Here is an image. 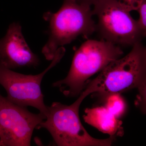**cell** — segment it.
I'll use <instances>...</instances> for the list:
<instances>
[{"label":"cell","mask_w":146,"mask_h":146,"mask_svg":"<svg viewBox=\"0 0 146 146\" xmlns=\"http://www.w3.org/2000/svg\"><path fill=\"white\" fill-rule=\"evenodd\" d=\"M124 57L109 63L96 78L88 82L86 87L91 93L106 98L108 95L136 89V104L146 112V48L141 42L132 46Z\"/></svg>","instance_id":"cell-1"},{"label":"cell","mask_w":146,"mask_h":146,"mask_svg":"<svg viewBox=\"0 0 146 146\" xmlns=\"http://www.w3.org/2000/svg\"><path fill=\"white\" fill-rule=\"evenodd\" d=\"M123 52L118 45L104 40H88L76 51L68 75L56 82L65 96L74 97L83 91L89 79L101 72L109 63L121 57Z\"/></svg>","instance_id":"cell-2"},{"label":"cell","mask_w":146,"mask_h":146,"mask_svg":"<svg viewBox=\"0 0 146 146\" xmlns=\"http://www.w3.org/2000/svg\"><path fill=\"white\" fill-rule=\"evenodd\" d=\"M93 15L91 5L75 0H64L57 12L45 13L44 18L49 24L48 39L42 50L46 59L52 60L58 48L96 31Z\"/></svg>","instance_id":"cell-3"},{"label":"cell","mask_w":146,"mask_h":146,"mask_svg":"<svg viewBox=\"0 0 146 146\" xmlns=\"http://www.w3.org/2000/svg\"><path fill=\"white\" fill-rule=\"evenodd\" d=\"M91 92L85 88L74 103L66 105L54 102L47 106L46 120L36 128H44L59 146H110L116 137L110 136L104 139H96L90 136L82 124L79 110L82 102Z\"/></svg>","instance_id":"cell-4"},{"label":"cell","mask_w":146,"mask_h":146,"mask_svg":"<svg viewBox=\"0 0 146 146\" xmlns=\"http://www.w3.org/2000/svg\"><path fill=\"white\" fill-rule=\"evenodd\" d=\"M93 5V15L98 18L96 30L103 40L132 46L145 37L130 11L119 0H97Z\"/></svg>","instance_id":"cell-5"},{"label":"cell","mask_w":146,"mask_h":146,"mask_svg":"<svg viewBox=\"0 0 146 146\" xmlns=\"http://www.w3.org/2000/svg\"><path fill=\"white\" fill-rule=\"evenodd\" d=\"M65 52L63 47L58 48L48 67L35 75L16 72L0 64V84L6 91L7 98L18 105L35 108L46 117L47 106L44 102L41 82L45 75L59 63Z\"/></svg>","instance_id":"cell-6"},{"label":"cell","mask_w":146,"mask_h":146,"mask_svg":"<svg viewBox=\"0 0 146 146\" xmlns=\"http://www.w3.org/2000/svg\"><path fill=\"white\" fill-rule=\"evenodd\" d=\"M15 104L0 94V143L1 146H29L33 131L46 119Z\"/></svg>","instance_id":"cell-7"},{"label":"cell","mask_w":146,"mask_h":146,"mask_svg":"<svg viewBox=\"0 0 146 146\" xmlns=\"http://www.w3.org/2000/svg\"><path fill=\"white\" fill-rule=\"evenodd\" d=\"M39 63L38 56L26 42L20 24H11L5 36L0 39V64L11 70L36 66Z\"/></svg>","instance_id":"cell-8"},{"label":"cell","mask_w":146,"mask_h":146,"mask_svg":"<svg viewBox=\"0 0 146 146\" xmlns=\"http://www.w3.org/2000/svg\"><path fill=\"white\" fill-rule=\"evenodd\" d=\"M83 118L85 122L110 136L123 135L122 122L105 106L86 108Z\"/></svg>","instance_id":"cell-9"},{"label":"cell","mask_w":146,"mask_h":146,"mask_svg":"<svg viewBox=\"0 0 146 146\" xmlns=\"http://www.w3.org/2000/svg\"><path fill=\"white\" fill-rule=\"evenodd\" d=\"M105 107L115 117L119 118L125 111L126 105L124 100L119 94H110L106 97Z\"/></svg>","instance_id":"cell-10"},{"label":"cell","mask_w":146,"mask_h":146,"mask_svg":"<svg viewBox=\"0 0 146 146\" xmlns=\"http://www.w3.org/2000/svg\"><path fill=\"white\" fill-rule=\"evenodd\" d=\"M139 14L137 20L138 26L145 36L146 35V0H144L137 9Z\"/></svg>","instance_id":"cell-11"},{"label":"cell","mask_w":146,"mask_h":146,"mask_svg":"<svg viewBox=\"0 0 146 146\" xmlns=\"http://www.w3.org/2000/svg\"><path fill=\"white\" fill-rule=\"evenodd\" d=\"M121 3L125 6L130 11L137 10L144 0H119Z\"/></svg>","instance_id":"cell-12"},{"label":"cell","mask_w":146,"mask_h":146,"mask_svg":"<svg viewBox=\"0 0 146 146\" xmlns=\"http://www.w3.org/2000/svg\"><path fill=\"white\" fill-rule=\"evenodd\" d=\"M78 2L81 3L86 4L91 6L93 5L94 3L97 0H75Z\"/></svg>","instance_id":"cell-13"},{"label":"cell","mask_w":146,"mask_h":146,"mask_svg":"<svg viewBox=\"0 0 146 146\" xmlns=\"http://www.w3.org/2000/svg\"><path fill=\"white\" fill-rule=\"evenodd\" d=\"M0 146H1V143H0Z\"/></svg>","instance_id":"cell-14"}]
</instances>
